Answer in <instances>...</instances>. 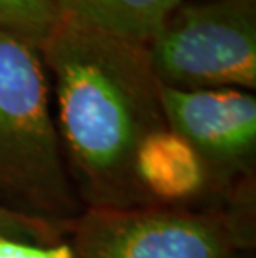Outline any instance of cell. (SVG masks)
I'll use <instances>...</instances> for the list:
<instances>
[{
	"mask_svg": "<svg viewBox=\"0 0 256 258\" xmlns=\"http://www.w3.org/2000/svg\"><path fill=\"white\" fill-rule=\"evenodd\" d=\"M135 175L151 205L183 207L211 199L197 152L168 127L141 140L135 155Z\"/></svg>",
	"mask_w": 256,
	"mask_h": 258,
	"instance_id": "cell-6",
	"label": "cell"
},
{
	"mask_svg": "<svg viewBox=\"0 0 256 258\" xmlns=\"http://www.w3.org/2000/svg\"><path fill=\"white\" fill-rule=\"evenodd\" d=\"M230 258H256L254 251H239V253L231 255Z\"/></svg>",
	"mask_w": 256,
	"mask_h": 258,
	"instance_id": "cell-11",
	"label": "cell"
},
{
	"mask_svg": "<svg viewBox=\"0 0 256 258\" xmlns=\"http://www.w3.org/2000/svg\"><path fill=\"white\" fill-rule=\"evenodd\" d=\"M60 25L55 0H0V32L40 48Z\"/></svg>",
	"mask_w": 256,
	"mask_h": 258,
	"instance_id": "cell-8",
	"label": "cell"
},
{
	"mask_svg": "<svg viewBox=\"0 0 256 258\" xmlns=\"http://www.w3.org/2000/svg\"><path fill=\"white\" fill-rule=\"evenodd\" d=\"M39 50L65 165L83 208L151 205L137 182L135 155L166 122L146 45L60 22Z\"/></svg>",
	"mask_w": 256,
	"mask_h": 258,
	"instance_id": "cell-1",
	"label": "cell"
},
{
	"mask_svg": "<svg viewBox=\"0 0 256 258\" xmlns=\"http://www.w3.org/2000/svg\"><path fill=\"white\" fill-rule=\"evenodd\" d=\"M68 258H230L256 250V190L183 207L83 208Z\"/></svg>",
	"mask_w": 256,
	"mask_h": 258,
	"instance_id": "cell-3",
	"label": "cell"
},
{
	"mask_svg": "<svg viewBox=\"0 0 256 258\" xmlns=\"http://www.w3.org/2000/svg\"><path fill=\"white\" fill-rule=\"evenodd\" d=\"M166 127L200 157L208 197L256 190V97L239 89L180 90L160 85Z\"/></svg>",
	"mask_w": 256,
	"mask_h": 258,
	"instance_id": "cell-5",
	"label": "cell"
},
{
	"mask_svg": "<svg viewBox=\"0 0 256 258\" xmlns=\"http://www.w3.org/2000/svg\"><path fill=\"white\" fill-rule=\"evenodd\" d=\"M72 223H55L27 215L0 202V235L25 243L52 246L63 241Z\"/></svg>",
	"mask_w": 256,
	"mask_h": 258,
	"instance_id": "cell-9",
	"label": "cell"
},
{
	"mask_svg": "<svg viewBox=\"0 0 256 258\" xmlns=\"http://www.w3.org/2000/svg\"><path fill=\"white\" fill-rule=\"evenodd\" d=\"M0 258H68V245L63 240L57 245L43 246L0 235Z\"/></svg>",
	"mask_w": 256,
	"mask_h": 258,
	"instance_id": "cell-10",
	"label": "cell"
},
{
	"mask_svg": "<svg viewBox=\"0 0 256 258\" xmlns=\"http://www.w3.org/2000/svg\"><path fill=\"white\" fill-rule=\"evenodd\" d=\"M0 202L55 223L83 205L70 180L40 50L0 32Z\"/></svg>",
	"mask_w": 256,
	"mask_h": 258,
	"instance_id": "cell-2",
	"label": "cell"
},
{
	"mask_svg": "<svg viewBox=\"0 0 256 258\" xmlns=\"http://www.w3.org/2000/svg\"><path fill=\"white\" fill-rule=\"evenodd\" d=\"M146 48L160 85L253 90L256 0L180 4Z\"/></svg>",
	"mask_w": 256,
	"mask_h": 258,
	"instance_id": "cell-4",
	"label": "cell"
},
{
	"mask_svg": "<svg viewBox=\"0 0 256 258\" xmlns=\"http://www.w3.org/2000/svg\"><path fill=\"white\" fill-rule=\"evenodd\" d=\"M60 22L148 45L182 0H55Z\"/></svg>",
	"mask_w": 256,
	"mask_h": 258,
	"instance_id": "cell-7",
	"label": "cell"
}]
</instances>
